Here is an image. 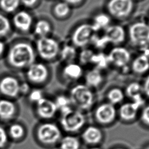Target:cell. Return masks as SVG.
Masks as SVG:
<instances>
[{"label":"cell","mask_w":149,"mask_h":149,"mask_svg":"<svg viewBox=\"0 0 149 149\" xmlns=\"http://www.w3.org/2000/svg\"><path fill=\"white\" fill-rule=\"evenodd\" d=\"M91 44H93L94 47L100 50L103 49L109 44L103 33L102 34L96 33L93 37Z\"/></svg>","instance_id":"836d02e7"},{"label":"cell","mask_w":149,"mask_h":149,"mask_svg":"<svg viewBox=\"0 0 149 149\" xmlns=\"http://www.w3.org/2000/svg\"><path fill=\"white\" fill-rule=\"evenodd\" d=\"M116 115L115 105L109 102H105L100 105L96 109L95 115L97 120L101 123L108 124L112 122Z\"/></svg>","instance_id":"5bb4252c"},{"label":"cell","mask_w":149,"mask_h":149,"mask_svg":"<svg viewBox=\"0 0 149 149\" xmlns=\"http://www.w3.org/2000/svg\"><path fill=\"white\" fill-rule=\"evenodd\" d=\"M20 5V0H0V11L5 14H13Z\"/></svg>","instance_id":"4316f807"},{"label":"cell","mask_w":149,"mask_h":149,"mask_svg":"<svg viewBox=\"0 0 149 149\" xmlns=\"http://www.w3.org/2000/svg\"><path fill=\"white\" fill-rule=\"evenodd\" d=\"M78 51L77 48L71 43L61 46L59 57L65 63L74 62L77 58Z\"/></svg>","instance_id":"603a6c76"},{"label":"cell","mask_w":149,"mask_h":149,"mask_svg":"<svg viewBox=\"0 0 149 149\" xmlns=\"http://www.w3.org/2000/svg\"><path fill=\"white\" fill-rule=\"evenodd\" d=\"M91 65H93V68L101 70L106 69L109 65L107 55L101 52H95L93 56Z\"/></svg>","instance_id":"83f0119b"},{"label":"cell","mask_w":149,"mask_h":149,"mask_svg":"<svg viewBox=\"0 0 149 149\" xmlns=\"http://www.w3.org/2000/svg\"><path fill=\"white\" fill-rule=\"evenodd\" d=\"M90 149H101V148H98V147H92V148H90Z\"/></svg>","instance_id":"ee69618b"},{"label":"cell","mask_w":149,"mask_h":149,"mask_svg":"<svg viewBox=\"0 0 149 149\" xmlns=\"http://www.w3.org/2000/svg\"><path fill=\"white\" fill-rule=\"evenodd\" d=\"M107 55L109 65L120 69L126 68L132 61L130 51L122 45L113 46Z\"/></svg>","instance_id":"30bf717a"},{"label":"cell","mask_w":149,"mask_h":149,"mask_svg":"<svg viewBox=\"0 0 149 149\" xmlns=\"http://www.w3.org/2000/svg\"><path fill=\"white\" fill-rule=\"evenodd\" d=\"M96 33L90 23H82L76 26L70 34L71 44L77 48H84L91 44Z\"/></svg>","instance_id":"8992f818"},{"label":"cell","mask_w":149,"mask_h":149,"mask_svg":"<svg viewBox=\"0 0 149 149\" xmlns=\"http://www.w3.org/2000/svg\"><path fill=\"white\" fill-rule=\"evenodd\" d=\"M32 30L37 38L46 37L50 36L52 31V26L49 20L41 18L34 23Z\"/></svg>","instance_id":"ffe728a7"},{"label":"cell","mask_w":149,"mask_h":149,"mask_svg":"<svg viewBox=\"0 0 149 149\" xmlns=\"http://www.w3.org/2000/svg\"><path fill=\"white\" fill-rule=\"evenodd\" d=\"M6 51V48L5 43L2 39H0V57L2 56Z\"/></svg>","instance_id":"7bdbcfd3"},{"label":"cell","mask_w":149,"mask_h":149,"mask_svg":"<svg viewBox=\"0 0 149 149\" xmlns=\"http://www.w3.org/2000/svg\"><path fill=\"white\" fill-rule=\"evenodd\" d=\"M50 71L48 66L42 62H34L25 69L27 81L30 84L41 85L49 79Z\"/></svg>","instance_id":"52a82bcc"},{"label":"cell","mask_w":149,"mask_h":149,"mask_svg":"<svg viewBox=\"0 0 149 149\" xmlns=\"http://www.w3.org/2000/svg\"><path fill=\"white\" fill-rule=\"evenodd\" d=\"M20 81L11 74L3 75L0 78V93L6 98H16L19 94Z\"/></svg>","instance_id":"7c38bea8"},{"label":"cell","mask_w":149,"mask_h":149,"mask_svg":"<svg viewBox=\"0 0 149 149\" xmlns=\"http://www.w3.org/2000/svg\"><path fill=\"white\" fill-rule=\"evenodd\" d=\"M69 98L71 104L80 110H86L91 107L94 96L92 89L85 84H77L70 89Z\"/></svg>","instance_id":"277c9868"},{"label":"cell","mask_w":149,"mask_h":149,"mask_svg":"<svg viewBox=\"0 0 149 149\" xmlns=\"http://www.w3.org/2000/svg\"><path fill=\"white\" fill-rule=\"evenodd\" d=\"M133 1H136V0H133Z\"/></svg>","instance_id":"c3c4849f"},{"label":"cell","mask_w":149,"mask_h":149,"mask_svg":"<svg viewBox=\"0 0 149 149\" xmlns=\"http://www.w3.org/2000/svg\"><path fill=\"white\" fill-rule=\"evenodd\" d=\"M8 65L16 70H25L36 61L34 45L27 40H17L11 44L6 51Z\"/></svg>","instance_id":"6da1fadb"},{"label":"cell","mask_w":149,"mask_h":149,"mask_svg":"<svg viewBox=\"0 0 149 149\" xmlns=\"http://www.w3.org/2000/svg\"><path fill=\"white\" fill-rule=\"evenodd\" d=\"M28 97L31 102L36 104L44 97L42 91L39 88L31 89L28 94Z\"/></svg>","instance_id":"d590c367"},{"label":"cell","mask_w":149,"mask_h":149,"mask_svg":"<svg viewBox=\"0 0 149 149\" xmlns=\"http://www.w3.org/2000/svg\"><path fill=\"white\" fill-rule=\"evenodd\" d=\"M94 53L95 52L91 48H88L87 47L82 48L81 51L78 52L77 58L79 61V63L83 66L91 65Z\"/></svg>","instance_id":"1f68e13d"},{"label":"cell","mask_w":149,"mask_h":149,"mask_svg":"<svg viewBox=\"0 0 149 149\" xmlns=\"http://www.w3.org/2000/svg\"><path fill=\"white\" fill-rule=\"evenodd\" d=\"M12 27L22 33L31 31L34 23L33 15L26 10H18L10 20Z\"/></svg>","instance_id":"8fae6325"},{"label":"cell","mask_w":149,"mask_h":149,"mask_svg":"<svg viewBox=\"0 0 149 149\" xmlns=\"http://www.w3.org/2000/svg\"><path fill=\"white\" fill-rule=\"evenodd\" d=\"M146 149H149V147H147V148H146Z\"/></svg>","instance_id":"7dc6e473"},{"label":"cell","mask_w":149,"mask_h":149,"mask_svg":"<svg viewBox=\"0 0 149 149\" xmlns=\"http://www.w3.org/2000/svg\"><path fill=\"white\" fill-rule=\"evenodd\" d=\"M12 26L10 20L6 15L0 11V39L8 37L11 33Z\"/></svg>","instance_id":"f1b7e54d"},{"label":"cell","mask_w":149,"mask_h":149,"mask_svg":"<svg viewBox=\"0 0 149 149\" xmlns=\"http://www.w3.org/2000/svg\"><path fill=\"white\" fill-rule=\"evenodd\" d=\"M111 16L107 13L100 12L96 13L93 17L90 23L96 33L105 30L111 24Z\"/></svg>","instance_id":"d6986e66"},{"label":"cell","mask_w":149,"mask_h":149,"mask_svg":"<svg viewBox=\"0 0 149 149\" xmlns=\"http://www.w3.org/2000/svg\"><path fill=\"white\" fill-rule=\"evenodd\" d=\"M58 111L54 101L43 97L36 103V112L38 116L43 119L52 118Z\"/></svg>","instance_id":"2e32d148"},{"label":"cell","mask_w":149,"mask_h":149,"mask_svg":"<svg viewBox=\"0 0 149 149\" xmlns=\"http://www.w3.org/2000/svg\"><path fill=\"white\" fill-rule=\"evenodd\" d=\"M134 6L133 0H108L106 3V12L111 18L124 20L132 14Z\"/></svg>","instance_id":"5b68a950"},{"label":"cell","mask_w":149,"mask_h":149,"mask_svg":"<svg viewBox=\"0 0 149 149\" xmlns=\"http://www.w3.org/2000/svg\"><path fill=\"white\" fill-rule=\"evenodd\" d=\"M72 7L63 1L55 3L52 9L53 15L58 19L67 18L70 14Z\"/></svg>","instance_id":"484cf974"},{"label":"cell","mask_w":149,"mask_h":149,"mask_svg":"<svg viewBox=\"0 0 149 149\" xmlns=\"http://www.w3.org/2000/svg\"><path fill=\"white\" fill-rule=\"evenodd\" d=\"M85 116L80 111L72 108L61 113V125L68 132H75L82 128L85 123Z\"/></svg>","instance_id":"ba28073f"},{"label":"cell","mask_w":149,"mask_h":149,"mask_svg":"<svg viewBox=\"0 0 149 149\" xmlns=\"http://www.w3.org/2000/svg\"><path fill=\"white\" fill-rule=\"evenodd\" d=\"M31 84L26 81L20 82L19 86V94L23 95H28L31 91Z\"/></svg>","instance_id":"8d00e7d4"},{"label":"cell","mask_w":149,"mask_h":149,"mask_svg":"<svg viewBox=\"0 0 149 149\" xmlns=\"http://www.w3.org/2000/svg\"><path fill=\"white\" fill-rule=\"evenodd\" d=\"M103 34L109 44L113 46L121 45L127 37V31L118 24H111L103 31Z\"/></svg>","instance_id":"4fadbf2b"},{"label":"cell","mask_w":149,"mask_h":149,"mask_svg":"<svg viewBox=\"0 0 149 149\" xmlns=\"http://www.w3.org/2000/svg\"><path fill=\"white\" fill-rule=\"evenodd\" d=\"M61 47L59 41L50 36L37 38L34 45L37 56L45 62L53 61L59 57Z\"/></svg>","instance_id":"3957f363"},{"label":"cell","mask_w":149,"mask_h":149,"mask_svg":"<svg viewBox=\"0 0 149 149\" xmlns=\"http://www.w3.org/2000/svg\"><path fill=\"white\" fill-rule=\"evenodd\" d=\"M130 68L135 74L141 76L147 74L149 72V56L141 52L132 59Z\"/></svg>","instance_id":"e0dca14e"},{"label":"cell","mask_w":149,"mask_h":149,"mask_svg":"<svg viewBox=\"0 0 149 149\" xmlns=\"http://www.w3.org/2000/svg\"><path fill=\"white\" fill-rule=\"evenodd\" d=\"M8 134L11 138L15 140H19L23 136L24 130L21 125L14 123L10 126L8 130Z\"/></svg>","instance_id":"e575fe53"},{"label":"cell","mask_w":149,"mask_h":149,"mask_svg":"<svg viewBox=\"0 0 149 149\" xmlns=\"http://www.w3.org/2000/svg\"><path fill=\"white\" fill-rule=\"evenodd\" d=\"M130 44L140 50L149 47V23L138 20L131 23L127 30Z\"/></svg>","instance_id":"7a4b0ae2"},{"label":"cell","mask_w":149,"mask_h":149,"mask_svg":"<svg viewBox=\"0 0 149 149\" xmlns=\"http://www.w3.org/2000/svg\"><path fill=\"white\" fill-rule=\"evenodd\" d=\"M37 137L41 143L46 145H51L61 140V132L55 124L49 122L44 123L38 127Z\"/></svg>","instance_id":"9c48e42d"},{"label":"cell","mask_w":149,"mask_h":149,"mask_svg":"<svg viewBox=\"0 0 149 149\" xmlns=\"http://www.w3.org/2000/svg\"><path fill=\"white\" fill-rule=\"evenodd\" d=\"M115 149H123V148H115Z\"/></svg>","instance_id":"bcb514c9"},{"label":"cell","mask_w":149,"mask_h":149,"mask_svg":"<svg viewBox=\"0 0 149 149\" xmlns=\"http://www.w3.org/2000/svg\"><path fill=\"white\" fill-rule=\"evenodd\" d=\"M148 23H149V15H148Z\"/></svg>","instance_id":"f6af8a7d"},{"label":"cell","mask_w":149,"mask_h":149,"mask_svg":"<svg viewBox=\"0 0 149 149\" xmlns=\"http://www.w3.org/2000/svg\"><path fill=\"white\" fill-rule=\"evenodd\" d=\"M125 96V92L118 87H113L110 89L107 95L108 102L113 105L120 103L123 100Z\"/></svg>","instance_id":"f546056e"},{"label":"cell","mask_w":149,"mask_h":149,"mask_svg":"<svg viewBox=\"0 0 149 149\" xmlns=\"http://www.w3.org/2000/svg\"><path fill=\"white\" fill-rule=\"evenodd\" d=\"M82 137L84 141L87 144L95 145L101 141L102 133L98 127L94 126H90L84 130Z\"/></svg>","instance_id":"44dd1931"},{"label":"cell","mask_w":149,"mask_h":149,"mask_svg":"<svg viewBox=\"0 0 149 149\" xmlns=\"http://www.w3.org/2000/svg\"><path fill=\"white\" fill-rule=\"evenodd\" d=\"M141 118L144 123L149 125V105L143 108L141 115Z\"/></svg>","instance_id":"60d3db41"},{"label":"cell","mask_w":149,"mask_h":149,"mask_svg":"<svg viewBox=\"0 0 149 149\" xmlns=\"http://www.w3.org/2000/svg\"><path fill=\"white\" fill-rule=\"evenodd\" d=\"M85 84L90 88L99 87L103 82L104 77L102 70L93 68L84 74Z\"/></svg>","instance_id":"ac0fdd59"},{"label":"cell","mask_w":149,"mask_h":149,"mask_svg":"<svg viewBox=\"0 0 149 149\" xmlns=\"http://www.w3.org/2000/svg\"><path fill=\"white\" fill-rule=\"evenodd\" d=\"M54 101L58 111H60L61 113L71 108V102L69 97L64 95H59L56 97Z\"/></svg>","instance_id":"d6a6232c"},{"label":"cell","mask_w":149,"mask_h":149,"mask_svg":"<svg viewBox=\"0 0 149 149\" xmlns=\"http://www.w3.org/2000/svg\"><path fill=\"white\" fill-rule=\"evenodd\" d=\"M124 92L125 94L132 100V101L143 98L142 84L139 82L133 81L128 84Z\"/></svg>","instance_id":"d4e9b609"},{"label":"cell","mask_w":149,"mask_h":149,"mask_svg":"<svg viewBox=\"0 0 149 149\" xmlns=\"http://www.w3.org/2000/svg\"><path fill=\"white\" fill-rule=\"evenodd\" d=\"M20 4L24 7L31 9L36 7L40 3V0H20Z\"/></svg>","instance_id":"74e56055"},{"label":"cell","mask_w":149,"mask_h":149,"mask_svg":"<svg viewBox=\"0 0 149 149\" xmlns=\"http://www.w3.org/2000/svg\"><path fill=\"white\" fill-rule=\"evenodd\" d=\"M16 111L15 104L8 98L0 99V118L4 120L12 119Z\"/></svg>","instance_id":"7402d4cb"},{"label":"cell","mask_w":149,"mask_h":149,"mask_svg":"<svg viewBox=\"0 0 149 149\" xmlns=\"http://www.w3.org/2000/svg\"><path fill=\"white\" fill-rule=\"evenodd\" d=\"M62 76L68 81H75L84 76L83 66L75 62L65 63L61 70Z\"/></svg>","instance_id":"9a60e30c"},{"label":"cell","mask_w":149,"mask_h":149,"mask_svg":"<svg viewBox=\"0 0 149 149\" xmlns=\"http://www.w3.org/2000/svg\"><path fill=\"white\" fill-rule=\"evenodd\" d=\"M70 5L71 7L73 6H77L81 5L84 0H62Z\"/></svg>","instance_id":"b9f144b4"},{"label":"cell","mask_w":149,"mask_h":149,"mask_svg":"<svg viewBox=\"0 0 149 149\" xmlns=\"http://www.w3.org/2000/svg\"><path fill=\"white\" fill-rule=\"evenodd\" d=\"M142 87L144 94L149 98V73L146 76L142 84Z\"/></svg>","instance_id":"ab89813d"},{"label":"cell","mask_w":149,"mask_h":149,"mask_svg":"<svg viewBox=\"0 0 149 149\" xmlns=\"http://www.w3.org/2000/svg\"><path fill=\"white\" fill-rule=\"evenodd\" d=\"M60 141L61 149H79L80 144L79 140L75 136L68 135L61 139Z\"/></svg>","instance_id":"4dcf8cb0"},{"label":"cell","mask_w":149,"mask_h":149,"mask_svg":"<svg viewBox=\"0 0 149 149\" xmlns=\"http://www.w3.org/2000/svg\"><path fill=\"white\" fill-rule=\"evenodd\" d=\"M8 142V133L3 127L0 126V148H3Z\"/></svg>","instance_id":"f35d334b"},{"label":"cell","mask_w":149,"mask_h":149,"mask_svg":"<svg viewBox=\"0 0 149 149\" xmlns=\"http://www.w3.org/2000/svg\"><path fill=\"white\" fill-rule=\"evenodd\" d=\"M139 109V108L133 102H126L120 107L119 114L122 119L130 121L136 117Z\"/></svg>","instance_id":"cb8c5ba5"}]
</instances>
